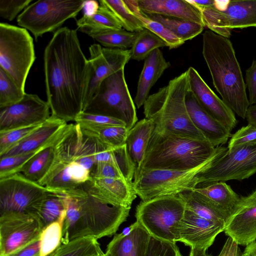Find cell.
Masks as SVG:
<instances>
[{
    "label": "cell",
    "instance_id": "cell-1",
    "mask_svg": "<svg viewBox=\"0 0 256 256\" xmlns=\"http://www.w3.org/2000/svg\"><path fill=\"white\" fill-rule=\"evenodd\" d=\"M47 102L52 116L66 122L85 110L91 65L84 54L76 30H56L44 55Z\"/></svg>",
    "mask_w": 256,
    "mask_h": 256
},
{
    "label": "cell",
    "instance_id": "cell-2",
    "mask_svg": "<svg viewBox=\"0 0 256 256\" xmlns=\"http://www.w3.org/2000/svg\"><path fill=\"white\" fill-rule=\"evenodd\" d=\"M66 214L62 225V244L114 234L126 220L131 207L112 205L94 196L86 182L63 194Z\"/></svg>",
    "mask_w": 256,
    "mask_h": 256
},
{
    "label": "cell",
    "instance_id": "cell-3",
    "mask_svg": "<svg viewBox=\"0 0 256 256\" xmlns=\"http://www.w3.org/2000/svg\"><path fill=\"white\" fill-rule=\"evenodd\" d=\"M202 54L213 84L224 102L245 118L250 106L246 86L230 40L211 30L202 34Z\"/></svg>",
    "mask_w": 256,
    "mask_h": 256
},
{
    "label": "cell",
    "instance_id": "cell-4",
    "mask_svg": "<svg viewBox=\"0 0 256 256\" xmlns=\"http://www.w3.org/2000/svg\"><path fill=\"white\" fill-rule=\"evenodd\" d=\"M188 90L186 70L148 96L144 104L145 118L154 122L158 132L207 140L189 116L186 105Z\"/></svg>",
    "mask_w": 256,
    "mask_h": 256
},
{
    "label": "cell",
    "instance_id": "cell-5",
    "mask_svg": "<svg viewBox=\"0 0 256 256\" xmlns=\"http://www.w3.org/2000/svg\"><path fill=\"white\" fill-rule=\"evenodd\" d=\"M221 146L215 148L207 140L161 133L154 129L140 169L190 170L211 159Z\"/></svg>",
    "mask_w": 256,
    "mask_h": 256
},
{
    "label": "cell",
    "instance_id": "cell-6",
    "mask_svg": "<svg viewBox=\"0 0 256 256\" xmlns=\"http://www.w3.org/2000/svg\"><path fill=\"white\" fill-rule=\"evenodd\" d=\"M220 151L204 164L190 170H172L140 169L134 173L133 186L142 201L156 197L178 195L191 190L200 184L199 174L206 168Z\"/></svg>",
    "mask_w": 256,
    "mask_h": 256
},
{
    "label": "cell",
    "instance_id": "cell-7",
    "mask_svg": "<svg viewBox=\"0 0 256 256\" xmlns=\"http://www.w3.org/2000/svg\"><path fill=\"white\" fill-rule=\"evenodd\" d=\"M186 210L178 195L164 196L142 201L136 206L135 216L152 237L176 243L178 228Z\"/></svg>",
    "mask_w": 256,
    "mask_h": 256
},
{
    "label": "cell",
    "instance_id": "cell-8",
    "mask_svg": "<svg viewBox=\"0 0 256 256\" xmlns=\"http://www.w3.org/2000/svg\"><path fill=\"white\" fill-rule=\"evenodd\" d=\"M36 58L33 38L27 30L0 22V68L23 90Z\"/></svg>",
    "mask_w": 256,
    "mask_h": 256
},
{
    "label": "cell",
    "instance_id": "cell-9",
    "mask_svg": "<svg viewBox=\"0 0 256 256\" xmlns=\"http://www.w3.org/2000/svg\"><path fill=\"white\" fill-rule=\"evenodd\" d=\"M84 112L123 122L130 130L138 122L135 104L128 90L124 68L104 79Z\"/></svg>",
    "mask_w": 256,
    "mask_h": 256
},
{
    "label": "cell",
    "instance_id": "cell-10",
    "mask_svg": "<svg viewBox=\"0 0 256 256\" xmlns=\"http://www.w3.org/2000/svg\"><path fill=\"white\" fill-rule=\"evenodd\" d=\"M86 1L39 0L30 4L17 17L18 25L30 32L36 40L44 34L59 29L70 18H74Z\"/></svg>",
    "mask_w": 256,
    "mask_h": 256
},
{
    "label": "cell",
    "instance_id": "cell-11",
    "mask_svg": "<svg viewBox=\"0 0 256 256\" xmlns=\"http://www.w3.org/2000/svg\"><path fill=\"white\" fill-rule=\"evenodd\" d=\"M256 172V141L222 150L198 175L200 184L242 180Z\"/></svg>",
    "mask_w": 256,
    "mask_h": 256
},
{
    "label": "cell",
    "instance_id": "cell-12",
    "mask_svg": "<svg viewBox=\"0 0 256 256\" xmlns=\"http://www.w3.org/2000/svg\"><path fill=\"white\" fill-rule=\"evenodd\" d=\"M19 172L0 179V216L12 214L36 216L50 192Z\"/></svg>",
    "mask_w": 256,
    "mask_h": 256
},
{
    "label": "cell",
    "instance_id": "cell-13",
    "mask_svg": "<svg viewBox=\"0 0 256 256\" xmlns=\"http://www.w3.org/2000/svg\"><path fill=\"white\" fill-rule=\"evenodd\" d=\"M200 11L205 26L228 38L232 29L256 26V0H216Z\"/></svg>",
    "mask_w": 256,
    "mask_h": 256
},
{
    "label": "cell",
    "instance_id": "cell-14",
    "mask_svg": "<svg viewBox=\"0 0 256 256\" xmlns=\"http://www.w3.org/2000/svg\"><path fill=\"white\" fill-rule=\"evenodd\" d=\"M43 230L36 216L20 214L0 216V256L39 240Z\"/></svg>",
    "mask_w": 256,
    "mask_h": 256
},
{
    "label": "cell",
    "instance_id": "cell-15",
    "mask_svg": "<svg viewBox=\"0 0 256 256\" xmlns=\"http://www.w3.org/2000/svg\"><path fill=\"white\" fill-rule=\"evenodd\" d=\"M89 52L90 58L88 60L91 65V74L85 98V110L102 82L108 77L124 68L131 59L130 49L102 48L100 44H94L89 47Z\"/></svg>",
    "mask_w": 256,
    "mask_h": 256
},
{
    "label": "cell",
    "instance_id": "cell-16",
    "mask_svg": "<svg viewBox=\"0 0 256 256\" xmlns=\"http://www.w3.org/2000/svg\"><path fill=\"white\" fill-rule=\"evenodd\" d=\"M50 110L47 101L26 93L18 102L0 108V132L42 124L50 116Z\"/></svg>",
    "mask_w": 256,
    "mask_h": 256
},
{
    "label": "cell",
    "instance_id": "cell-17",
    "mask_svg": "<svg viewBox=\"0 0 256 256\" xmlns=\"http://www.w3.org/2000/svg\"><path fill=\"white\" fill-rule=\"evenodd\" d=\"M224 232L238 245L256 240V190L240 197L226 220Z\"/></svg>",
    "mask_w": 256,
    "mask_h": 256
},
{
    "label": "cell",
    "instance_id": "cell-18",
    "mask_svg": "<svg viewBox=\"0 0 256 256\" xmlns=\"http://www.w3.org/2000/svg\"><path fill=\"white\" fill-rule=\"evenodd\" d=\"M225 225L202 218L186 210L177 230V242L191 248L207 250Z\"/></svg>",
    "mask_w": 256,
    "mask_h": 256
},
{
    "label": "cell",
    "instance_id": "cell-19",
    "mask_svg": "<svg viewBox=\"0 0 256 256\" xmlns=\"http://www.w3.org/2000/svg\"><path fill=\"white\" fill-rule=\"evenodd\" d=\"M187 72L189 90L199 104L231 132L238 123L234 112L214 94L194 68L190 66Z\"/></svg>",
    "mask_w": 256,
    "mask_h": 256
},
{
    "label": "cell",
    "instance_id": "cell-20",
    "mask_svg": "<svg viewBox=\"0 0 256 256\" xmlns=\"http://www.w3.org/2000/svg\"><path fill=\"white\" fill-rule=\"evenodd\" d=\"M86 184L94 196L112 205L131 207L137 196L133 182L124 179L92 177Z\"/></svg>",
    "mask_w": 256,
    "mask_h": 256
},
{
    "label": "cell",
    "instance_id": "cell-21",
    "mask_svg": "<svg viewBox=\"0 0 256 256\" xmlns=\"http://www.w3.org/2000/svg\"><path fill=\"white\" fill-rule=\"evenodd\" d=\"M68 123L52 115L21 141L6 152L1 157L35 151L54 142L62 134Z\"/></svg>",
    "mask_w": 256,
    "mask_h": 256
},
{
    "label": "cell",
    "instance_id": "cell-22",
    "mask_svg": "<svg viewBox=\"0 0 256 256\" xmlns=\"http://www.w3.org/2000/svg\"><path fill=\"white\" fill-rule=\"evenodd\" d=\"M186 105L192 124L214 147L225 144L232 136L229 130L200 106L190 90L186 96Z\"/></svg>",
    "mask_w": 256,
    "mask_h": 256
},
{
    "label": "cell",
    "instance_id": "cell-23",
    "mask_svg": "<svg viewBox=\"0 0 256 256\" xmlns=\"http://www.w3.org/2000/svg\"><path fill=\"white\" fill-rule=\"evenodd\" d=\"M151 236L136 221L116 234L107 246L109 256H146Z\"/></svg>",
    "mask_w": 256,
    "mask_h": 256
},
{
    "label": "cell",
    "instance_id": "cell-24",
    "mask_svg": "<svg viewBox=\"0 0 256 256\" xmlns=\"http://www.w3.org/2000/svg\"><path fill=\"white\" fill-rule=\"evenodd\" d=\"M140 10L158 14L190 21L205 27L200 12L186 0H138Z\"/></svg>",
    "mask_w": 256,
    "mask_h": 256
},
{
    "label": "cell",
    "instance_id": "cell-25",
    "mask_svg": "<svg viewBox=\"0 0 256 256\" xmlns=\"http://www.w3.org/2000/svg\"><path fill=\"white\" fill-rule=\"evenodd\" d=\"M170 66L160 48L154 50L144 60L134 100L138 108L144 106L152 86Z\"/></svg>",
    "mask_w": 256,
    "mask_h": 256
},
{
    "label": "cell",
    "instance_id": "cell-26",
    "mask_svg": "<svg viewBox=\"0 0 256 256\" xmlns=\"http://www.w3.org/2000/svg\"><path fill=\"white\" fill-rule=\"evenodd\" d=\"M154 127L152 120L144 118L128 130L126 146L135 172L140 168Z\"/></svg>",
    "mask_w": 256,
    "mask_h": 256
},
{
    "label": "cell",
    "instance_id": "cell-27",
    "mask_svg": "<svg viewBox=\"0 0 256 256\" xmlns=\"http://www.w3.org/2000/svg\"><path fill=\"white\" fill-rule=\"evenodd\" d=\"M178 195L184 201L186 210L202 218L225 225L228 216L206 196L194 190Z\"/></svg>",
    "mask_w": 256,
    "mask_h": 256
},
{
    "label": "cell",
    "instance_id": "cell-28",
    "mask_svg": "<svg viewBox=\"0 0 256 256\" xmlns=\"http://www.w3.org/2000/svg\"><path fill=\"white\" fill-rule=\"evenodd\" d=\"M193 190L207 197L220 208L228 217L240 198L230 186L224 182L201 183Z\"/></svg>",
    "mask_w": 256,
    "mask_h": 256
},
{
    "label": "cell",
    "instance_id": "cell-29",
    "mask_svg": "<svg viewBox=\"0 0 256 256\" xmlns=\"http://www.w3.org/2000/svg\"><path fill=\"white\" fill-rule=\"evenodd\" d=\"M78 30L84 31H104L124 29L114 14L106 7L100 4L92 13L84 14L76 22Z\"/></svg>",
    "mask_w": 256,
    "mask_h": 256
},
{
    "label": "cell",
    "instance_id": "cell-30",
    "mask_svg": "<svg viewBox=\"0 0 256 256\" xmlns=\"http://www.w3.org/2000/svg\"><path fill=\"white\" fill-rule=\"evenodd\" d=\"M126 6L133 14L146 28L161 38L170 49L176 48L182 45L184 42L172 34L161 23L150 18L140 8L138 0H124Z\"/></svg>",
    "mask_w": 256,
    "mask_h": 256
},
{
    "label": "cell",
    "instance_id": "cell-31",
    "mask_svg": "<svg viewBox=\"0 0 256 256\" xmlns=\"http://www.w3.org/2000/svg\"><path fill=\"white\" fill-rule=\"evenodd\" d=\"M78 126L83 134L94 138L107 146L116 148L126 145L128 130L125 126Z\"/></svg>",
    "mask_w": 256,
    "mask_h": 256
},
{
    "label": "cell",
    "instance_id": "cell-32",
    "mask_svg": "<svg viewBox=\"0 0 256 256\" xmlns=\"http://www.w3.org/2000/svg\"><path fill=\"white\" fill-rule=\"evenodd\" d=\"M66 214L64 194L50 192L42 201L36 216L44 229L54 222L64 220Z\"/></svg>",
    "mask_w": 256,
    "mask_h": 256
},
{
    "label": "cell",
    "instance_id": "cell-33",
    "mask_svg": "<svg viewBox=\"0 0 256 256\" xmlns=\"http://www.w3.org/2000/svg\"><path fill=\"white\" fill-rule=\"evenodd\" d=\"M106 48L128 50L132 48L138 32H130L124 29L104 31L82 32Z\"/></svg>",
    "mask_w": 256,
    "mask_h": 256
},
{
    "label": "cell",
    "instance_id": "cell-34",
    "mask_svg": "<svg viewBox=\"0 0 256 256\" xmlns=\"http://www.w3.org/2000/svg\"><path fill=\"white\" fill-rule=\"evenodd\" d=\"M58 140L32 158L24 167L21 173L26 178L38 184L52 164L56 154L55 145Z\"/></svg>",
    "mask_w": 256,
    "mask_h": 256
},
{
    "label": "cell",
    "instance_id": "cell-35",
    "mask_svg": "<svg viewBox=\"0 0 256 256\" xmlns=\"http://www.w3.org/2000/svg\"><path fill=\"white\" fill-rule=\"evenodd\" d=\"M146 14L150 18L161 23L184 42L200 34L204 28L202 25L185 20L158 14Z\"/></svg>",
    "mask_w": 256,
    "mask_h": 256
},
{
    "label": "cell",
    "instance_id": "cell-36",
    "mask_svg": "<svg viewBox=\"0 0 256 256\" xmlns=\"http://www.w3.org/2000/svg\"><path fill=\"white\" fill-rule=\"evenodd\" d=\"M103 253L98 240L89 237L62 244L48 256H96Z\"/></svg>",
    "mask_w": 256,
    "mask_h": 256
},
{
    "label": "cell",
    "instance_id": "cell-37",
    "mask_svg": "<svg viewBox=\"0 0 256 256\" xmlns=\"http://www.w3.org/2000/svg\"><path fill=\"white\" fill-rule=\"evenodd\" d=\"M164 46H167V44L161 38L144 28L138 32L130 49L131 59L138 61L144 60L154 50Z\"/></svg>",
    "mask_w": 256,
    "mask_h": 256
},
{
    "label": "cell",
    "instance_id": "cell-38",
    "mask_svg": "<svg viewBox=\"0 0 256 256\" xmlns=\"http://www.w3.org/2000/svg\"><path fill=\"white\" fill-rule=\"evenodd\" d=\"M99 2L114 14L125 30L139 32L144 29L140 22L130 10L124 0H100Z\"/></svg>",
    "mask_w": 256,
    "mask_h": 256
},
{
    "label": "cell",
    "instance_id": "cell-39",
    "mask_svg": "<svg viewBox=\"0 0 256 256\" xmlns=\"http://www.w3.org/2000/svg\"><path fill=\"white\" fill-rule=\"evenodd\" d=\"M64 221L54 222L43 230L40 236L39 256H48L62 244Z\"/></svg>",
    "mask_w": 256,
    "mask_h": 256
},
{
    "label": "cell",
    "instance_id": "cell-40",
    "mask_svg": "<svg viewBox=\"0 0 256 256\" xmlns=\"http://www.w3.org/2000/svg\"><path fill=\"white\" fill-rule=\"evenodd\" d=\"M54 142L35 151L0 158V179L21 172L24 167L32 158Z\"/></svg>",
    "mask_w": 256,
    "mask_h": 256
},
{
    "label": "cell",
    "instance_id": "cell-41",
    "mask_svg": "<svg viewBox=\"0 0 256 256\" xmlns=\"http://www.w3.org/2000/svg\"><path fill=\"white\" fill-rule=\"evenodd\" d=\"M26 94L12 78L0 68V108L21 100Z\"/></svg>",
    "mask_w": 256,
    "mask_h": 256
},
{
    "label": "cell",
    "instance_id": "cell-42",
    "mask_svg": "<svg viewBox=\"0 0 256 256\" xmlns=\"http://www.w3.org/2000/svg\"><path fill=\"white\" fill-rule=\"evenodd\" d=\"M40 124L21 127L0 132V156L21 141Z\"/></svg>",
    "mask_w": 256,
    "mask_h": 256
},
{
    "label": "cell",
    "instance_id": "cell-43",
    "mask_svg": "<svg viewBox=\"0 0 256 256\" xmlns=\"http://www.w3.org/2000/svg\"><path fill=\"white\" fill-rule=\"evenodd\" d=\"M74 122L76 124L84 126H126L125 124L123 122L115 118L84 112L78 115Z\"/></svg>",
    "mask_w": 256,
    "mask_h": 256
},
{
    "label": "cell",
    "instance_id": "cell-44",
    "mask_svg": "<svg viewBox=\"0 0 256 256\" xmlns=\"http://www.w3.org/2000/svg\"><path fill=\"white\" fill-rule=\"evenodd\" d=\"M176 244L151 236L146 256H182Z\"/></svg>",
    "mask_w": 256,
    "mask_h": 256
},
{
    "label": "cell",
    "instance_id": "cell-45",
    "mask_svg": "<svg viewBox=\"0 0 256 256\" xmlns=\"http://www.w3.org/2000/svg\"><path fill=\"white\" fill-rule=\"evenodd\" d=\"M32 2V0H0V16L4 19L12 21Z\"/></svg>",
    "mask_w": 256,
    "mask_h": 256
},
{
    "label": "cell",
    "instance_id": "cell-46",
    "mask_svg": "<svg viewBox=\"0 0 256 256\" xmlns=\"http://www.w3.org/2000/svg\"><path fill=\"white\" fill-rule=\"evenodd\" d=\"M92 177L101 178H120L128 180L122 170L116 165L110 162L97 163Z\"/></svg>",
    "mask_w": 256,
    "mask_h": 256
},
{
    "label": "cell",
    "instance_id": "cell-47",
    "mask_svg": "<svg viewBox=\"0 0 256 256\" xmlns=\"http://www.w3.org/2000/svg\"><path fill=\"white\" fill-rule=\"evenodd\" d=\"M254 141H256V126L248 124L232 136L227 148H230Z\"/></svg>",
    "mask_w": 256,
    "mask_h": 256
},
{
    "label": "cell",
    "instance_id": "cell-48",
    "mask_svg": "<svg viewBox=\"0 0 256 256\" xmlns=\"http://www.w3.org/2000/svg\"><path fill=\"white\" fill-rule=\"evenodd\" d=\"M246 86L249 92V103L256 104V60L252 61L251 66L246 71Z\"/></svg>",
    "mask_w": 256,
    "mask_h": 256
},
{
    "label": "cell",
    "instance_id": "cell-49",
    "mask_svg": "<svg viewBox=\"0 0 256 256\" xmlns=\"http://www.w3.org/2000/svg\"><path fill=\"white\" fill-rule=\"evenodd\" d=\"M40 238L6 256H39Z\"/></svg>",
    "mask_w": 256,
    "mask_h": 256
},
{
    "label": "cell",
    "instance_id": "cell-50",
    "mask_svg": "<svg viewBox=\"0 0 256 256\" xmlns=\"http://www.w3.org/2000/svg\"><path fill=\"white\" fill-rule=\"evenodd\" d=\"M238 244L228 236L218 256H240Z\"/></svg>",
    "mask_w": 256,
    "mask_h": 256
},
{
    "label": "cell",
    "instance_id": "cell-51",
    "mask_svg": "<svg viewBox=\"0 0 256 256\" xmlns=\"http://www.w3.org/2000/svg\"><path fill=\"white\" fill-rule=\"evenodd\" d=\"M188 2L192 4L197 8L199 10H201L214 6L216 3V0H186Z\"/></svg>",
    "mask_w": 256,
    "mask_h": 256
},
{
    "label": "cell",
    "instance_id": "cell-52",
    "mask_svg": "<svg viewBox=\"0 0 256 256\" xmlns=\"http://www.w3.org/2000/svg\"><path fill=\"white\" fill-rule=\"evenodd\" d=\"M246 118L248 124L256 126V104L250 105L246 111Z\"/></svg>",
    "mask_w": 256,
    "mask_h": 256
},
{
    "label": "cell",
    "instance_id": "cell-53",
    "mask_svg": "<svg viewBox=\"0 0 256 256\" xmlns=\"http://www.w3.org/2000/svg\"><path fill=\"white\" fill-rule=\"evenodd\" d=\"M244 253L246 256H256V240L247 245Z\"/></svg>",
    "mask_w": 256,
    "mask_h": 256
},
{
    "label": "cell",
    "instance_id": "cell-54",
    "mask_svg": "<svg viewBox=\"0 0 256 256\" xmlns=\"http://www.w3.org/2000/svg\"><path fill=\"white\" fill-rule=\"evenodd\" d=\"M190 256H211L206 252V250L191 248Z\"/></svg>",
    "mask_w": 256,
    "mask_h": 256
},
{
    "label": "cell",
    "instance_id": "cell-55",
    "mask_svg": "<svg viewBox=\"0 0 256 256\" xmlns=\"http://www.w3.org/2000/svg\"><path fill=\"white\" fill-rule=\"evenodd\" d=\"M100 256H108L107 254H106V253H103Z\"/></svg>",
    "mask_w": 256,
    "mask_h": 256
},
{
    "label": "cell",
    "instance_id": "cell-56",
    "mask_svg": "<svg viewBox=\"0 0 256 256\" xmlns=\"http://www.w3.org/2000/svg\"><path fill=\"white\" fill-rule=\"evenodd\" d=\"M246 256V254H244V253L243 252L242 254H241V256Z\"/></svg>",
    "mask_w": 256,
    "mask_h": 256
},
{
    "label": "cell",
    "instance_id": "cell-57",
    "mask_svg": "<svg viewBox=\"0 0 256 256\" xmlns=\"http://www.w3.org/2000/svg\"><path fill=\"white\" fill-rule=\"evenodd\" d=\"M100 255H101V254H100Z\"/></svg>",
    "mask_w": 256,
    "mask_h": 256
}]
</instances>
